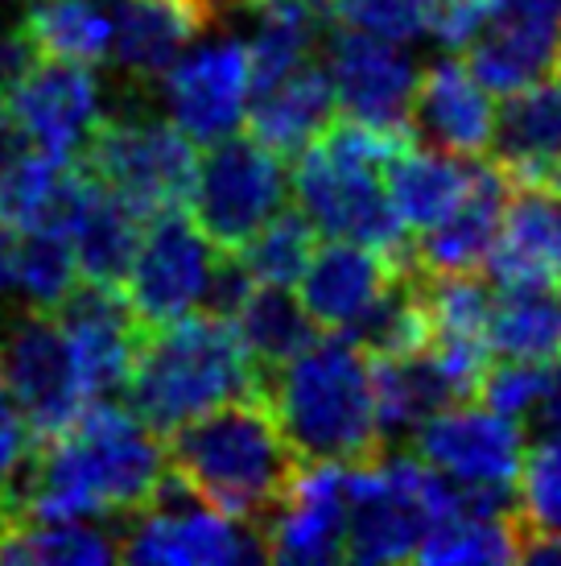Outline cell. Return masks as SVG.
<instances>
[{"mask_svg": "<svg viewBox=\"0 0 561 566\" xmlns=\"http://www.w3.org/2000/svg\"><path fill=\"white\" fill-rule=\"evenodd\" d=\"M314 232L310 220L301 211H277L273 220H265L252 232L235 256L244 273L252 277V285H277V290H294L301 269L310 265L314 256Z\"/></svg>", "mask_w": 561, "mask_h": 566, "instance_id": "obj_34", "label": "cell"}, {"mask_svg": "<svg viewBox=\"0 0 561 566\" xmlns=\"http://www.w3.org/2000/svg\"><path fill=\"white\" fill-rule=\"evenodd\" d=\"M525 534L504 501H463L421 534L413 558L425 566H504L520 563Z\"/></svg>", "mask_w": 561, "mask_h": 566, "instance_id": "obj_25", "label": "cell"}, {"mask_svg": "<svg viewBox=\"0 0 561 566\" xmlns=\"http://www.w3.org/2000/svg\"><path fill=\"white\" fill-rule=\"evenodd\" d=\"M496 95L475 80L467 59L446 54L417 75L409 128L430 149H442L454 158H484L496 142Z\"/></svg>", "mask_w": 561, "mask_h": 566, "instance_id": "obj_19", "label": "cell"}, {"mask_svg": "<svg viewBox=\"0 0 561 566\" xmlns=\"http://www.w3.org/2000/svg\"><path fill=\"white\" fill-rule=\"evenodd\" d=\"M479 158L401 145L384 166V199L405 237H421L467 199Z\"/></svg>", "mask_w": 561, "mask_h": 566, "instance_id": "obj_23", "label": "cell"}, {"mask_svg": "<svg viewBox=\"0 0 561 566\" xmlns=\"http://www.w3.org/2000/svg\"><path fill=\"white\" fill-rule=\"evenodd\" d=\"M475 394L484 397V406L525 426L561 397V360H499L496 368L487 364Z\"/></svg>", "mask_w": 561, "mask_h": 566, "instance_id": "obj_37", "label": "cell"}, {"mask_svg": "<svg viewBox=\"0 0 561 566\" xmlns=\"http://www.w3.org/2000/svg\"><path fill=\"white\" fill-rule=\"evenodd\" d=\"M125 394L128 409L166 439L235 397L265 394V385L232 318L190 311L173 323L145 327Z\"/></svg>", "mask_w": 561, "mask_h": 566, "instance_id": "obj_2", "label": "cell"}, {"mask_svg": "<svg viewBox=\"0 0 561 566\" xmlns=\"http://www.w3.org/2000/svg\"><path fill=\"white\" fill-rule=\"evenodd\" d=\"M546 190H553V195H558V199H561V158L553 161V170H549V178H546Z\"/></svg>", "mask_w": 561, "mask_h": 566, "instance_id": "obj_45", "label": "cell"}, {"mask_svg": "<svg viewBox=\"0 0 561 566\" xmlns=\"http://www.w3.org/2000/svg\"><path fill=\"white\" fill-rule=\"evenodd\" d=\"M516 496H520V521L532 534L561 537V447L541 439L532 442L520 463Z\"/></svg>", "mask_w": 561, "mask_h": 566, "instance_id": "obj_39", "label": "cell"}, {"mask_svg": "<svg viewBox=\"0 0 561 566\" xmlns=\"http://www.w3.org/2000/svg\"><path fill=\"white\" fill-rule=\"evenodd\" d=\"M561 50V0H491L487 25L470 42L467 66L491 95L546 80Z\"/></svg>", "mask_w": 561, "mask_h": 566, "instance_id": "obj_18", "label": "cell"}, {"mask_svg": "<svg viewBox=\"0 0 561 566\" xmlns=\"http://www.w3.org/2000/svg\"><path fill=\"white\" fill-rule=\"evenodd\" d=\"M223 13V0H116L108 63L133 83H157Z\"/></svg>", "mask_w": 561, "mask_h": 566, "instance_id": "obj_20", "label": "cell"}, {"mask_svg": "<svg viewBox=\"0 0 561 566\" xmlns=\"http://www.w3.org/2000/svg\"><path fill=\"white\" fill-rule=\"evenodd\" d=\"M401 145L405 133L343 120L297 149L289 190L318 237L356 240L389 256H405V232L384 199V166Z\"/></svg>", "mask_w": 561, "mask_h": 566, "instance_id": "obj_4", "label": "cell"}, {"mask_svg": "<svg viewBox=\"0 0 561 566\" xmlns=\"http://www.w3.org/2000/svg\"><path fill=\"white\" fill-rule=\"evenodd\" d=\"M322 33H327L322 0H265V4H256V25L248 38L252 87L310 63L322 46Z\"/></svg>", "mask_w": 561, "mask_h": 566, "instance_id": "obj_29", "label": "cell"}, {"mask_svg": "<svg viewBox=\"0 0 561 566\" xmlns=\"http://www.w3.org/2000/svg\"><path fill=\"white\" fill-rule=\"evenodd\" d=\"M265 401L297 459L359 463L384 447L372 356L343 331L314 335L277 364Z\"/></svg>", "mask_w": 561, "mask_h": 566, "instance_id": "obj_1", "label": "cell"}, {"mask_svg": "<svg viewBox=\"0 0 561 566\" xmlns=\"http://www.w3.org/2000/svg\"><path fill=\"white\" fill-rule=\"evenodd\" d=\"M0 380L17 401L33 439H54L78 418L87 394L78 385L66 335L54 315L25 311L0 335Z\"/></svg>", "mask_w": 561, "mask_h": 566, "instance_id": "obj_11", "label": "cell"}, {"mask_svg": "<svg viewBox=\"0 0 561 566\" xmlns=\"http://www.w3.org/2000/svg\"><path fill=\"white\" fill-rule=\"evenodd\" d=\"M553 66H558V75H561V50H558V63H553Z\"/></svg>", "mask_w": 561, "mask_h": 566, "instance_id": "obj_47", "label": "cell"}, {"mask_svg": "<svg viewBox=\"0 0 561 566\" xmlns=\"http://www.w3.org/2000/svg\"><path fill=\"white\" fill-rule=\"evenodd\" d=\"M484 269L499 290L561 285V203L553 190L512 187Z\"/></svg>", "mask_w": 561, "mask_h": 566, "instance_id": "obj_21", "label": "cell"}, {"mask_svg": "<svg viewBox=\"0 0 561 566\" xmlns=\"http://www.w3.org/2000/svg\"><path fill=\"white\" fill-rule=\"evenodd\" d=\"M17 294V232L0 223V298Z\"/></svg>", "mask_w": 561, "mask_h": 566, "instance_id": "obj_43", "label": "cell"}, {"mask_svg": "<svg viewBox=\"0 0 561 566\" xmlns=\"http://www.w3.org/2000/svg\"><path fill=\"white\" fill-rule=\"evenodd\" d=\"M437 4L442 0H327L322 9L339 30H359L413 46L434 33Z\"/></svg>", "mask_w": 561, "mask_h": 566, "instance_id": "obj_38", "label": "cell"}, {"mask_svg": "<svg viewBox=\"0 0 561 566\" xmlns=\"http://www.w3.org/2000/svg\"><path fill=\"white\" fill-rule=\"evenodd\" d=\"M33 149V142H30V133L21 128V120H17L13 112L0 104V174L9 170L17 158H25Z\"/></svg>", "mask_w": 561, "mask_h": 566, "instance_id": "obj_42", "label": "cell"}, {"mask_svg": "<svg viewBox=\"0 0 561 566\" xmlns=\"http://www.w3.org/2000/svg\"><path fill=\"white\" fill-rule=\"evenodd\" d=\"M21 30L30 33L38 59H63L78 66L108 63L112 13L95 0H42L25 13Z\"/></svg>", "mask_w": 561, "mask_h": 566, "instance_id": "obj_30", "label": "cell"}, {"mask_svg": "<svg viewBox=\"0 0 561 566\" xmlns=\"http://www.w3.org/2000/svg\"><path fill=\"white\" fill-rule=\"evenodd\" d=\"M232 323L256 368H268V373L289 360L294 352H301L318 331L310 315L301 311V302L277 285H252L244 302L235 306Z\"/></svg>", "mask_w": 561, "mask_h": 566, "instance_id": "obj_32", "label": "cell"}, {"mask_svg": "<svg viewBox=\"0 0 561 566\" xmlns=\"http://www.w3.org/2000/svg\"><path fill=\"white\" fill-rule=\"evenodd\" d=\"M140 232H145V220H140L137 211L125 199H116L108 187L95 182L92 199L83 203L75 228H71V249H75V261H78V277L120 285L128 265H133Z\"/></svg>", "mask_w": 561, "mask_h": 566, "instance_id": "obj_28", "label": "cell"}, {"mask_svg": "<svg viewBox=\"0 0 561 566\" xmlns=\"http://www.w3.org/2000/svg\"><path fill=\"white\" fill-rule=\"evenodd\" d=\"M125 563L154 566H240L265 563L261 525L227 517L194 496V488L166 463L149 501L133 513L128 534H120Z\"/></svg>", "mask_w": 561, "mask_h": 566, "instance_id": "obj_6", "label": "cell"}, {"mask_svg": "<svg viewBox=\"0 0 561 566\" xmlns=\"http://www.w3.org/2000/svg\"><path fill=\"white\" fill-rule=\"evenodd\" d=\"M166 459L194 496L227 517L261 525L289 484L297 455L280 434L265 394L235 397L166 434Z\"/></svg>", "mask_w": 561, "mask_h": 566, "instance_id": "obj_3", "label": "cell"}, {"mask_svg": "<svg viewBox=\"0 0 561 566\" xmlns=\"http://www.w3.org/2000/svg\"><path fill=\"white\" fill-rule=\"evenodd\" d=\"M50 315L66 335V347H71V360H75L78 385H83L87 401L120 394L128 368H133V356L140 347V335H145L140 318L128 306L125 290L78 277L71 285V294Z\"/></svg>", "mask_w": 561, "mask_h": 566, "instance_id": "obj_15", "label": "cell"}, {"mask_svg": "<svg viewBox=\"0 0 561 566\" xmlns=\"http://www.w3.org/2000/svg\"><path fill=\"white\" fill-rule=\"evenodd\" d=\"M491 149L516 187H546L561 158V80H537L508 95L496 116Z\"/></svg>", "mask_w": 561, "mask_h": 566, "instance_id": "obj_26", "label": "cell"}, {"mask_svg": "<svg viewBox=\"0 0 561 566\" xmlns=\"http://www.w3.org/2000/svg\"><path fill=\"white\" fill-rule=\"evenodd\" d=\"M467 492L434 475L417 455L359 459L347 468V546L343 558L363 566L405 563L421 534Z\"/></svg>", "mask_w": 561, "mask_h": 566, "instance_id": "obj_5", "label": "cell"}, {"mask_svg": "<svg viewBox=\"0 0 561 566\" xmlns=\"http://www.w3.org/2000/svg\"><path fill=\"white\" fill-rule=\"evenodd\" d=\"M372 380L384 442L413 434L437 406L451 401L437 373L425 360V352H417V356H372Z\"/></svg>", "mask_w": 561, "mask_h": 566, "instance_id": "obj_33", "label": "cell"}, {"mask_svg": "<svg viewBox=\"0 0 561 566\" xmlns=\"http://www.w3.org/2000/svg\"><path fill=\"white\" fill-rule=\"evenodd\" d=\"M71 158H54V154H25L17 158L9 170L0 174V223H9L13 232H33V228H50L54 211H59V195H63V178Z\"/></svg>", "mask_w": 561, "mask_h": 566, "instance_id": "obj_35", "label": "cell"}, {"mask_svg": "<svg viewBox=\"0 0 561 566\" xmlns=\"http://www.w3.org/2000/svg\"><path fill=\"white\" fill-rule=\"evenodd\" d=\"M487 13H491V0H442L434 17V38L451 54H463L487 25Z\"/></svg>", "mask_w": 561, "mask_h": 566, "instance_id": "obj_41", "label": "cell"}, {"mask_svg": "<svg viewBox=\"0 0 561 566\" xmlns=\"http://www.w3.org/2000/svg\"><path fill=\"white\" fill-rule=\"evenodd\" d=\"M512 178L504 174V166H475V182H470L467 199L454 207L442 223H434L430 232L417 237L413 249V269L434 277V273H470V269H484V256L496 240L499 216L508 207L512 195Z\"/></svg>", "mask_w": 561, "mask_h": 566, "instance_id": "obj_22", "label": "cell"}, {"mask_svg": "<svg viewBox=\"0 0 561 566\" xmlns=\"http://www.w3.org/2000/svg\"><path fill=\"white\" fill-rule=\"evenodd\" d=\"M532 426H537V439H541V442H553V447H561V397L549 409H541V413L532 418Z\"/></svg>", "mask_w": 561, "mask_h": 566, "instance_id": "obj_44", "label": "cell"}, {"mask_svg": "<svg viewBox=\"0 0 561 566\" xmlns=\"http://www.w3.org/2000/svg\"><path fill=\"white\" fill-rule=\"evenodd\" d=\"M42 154L75 158L92 128L104 120V87L92 66L38 59L0 99Z\"/></svg>", "mask_w": 561, "mask_h": 566, "instance_id": "obj_16", "label": "cell"}, {"mask_svg": "<svg viewBox=\"0 0 561 566\" xmlns=\"http://www.w3.org/2000/svg\"><path fill=\"white\" fill-rule=\"evenodd\" d=\"M289 195V170L280 154L256 137H223L211 142L207 158L194 170L190 187V220L223 252H235L244 240L273 220Z\"/></svg>", "mask_w": 561, "mask_h": 566, "instance_id": "obj_9", "label": "cell"}, {"mask_svg": "<svg viewBox=\"0 0 561 566\" xmlns=\"http://www.w3.org/2000/svg\"><path fill=\"white\" fill-rule=\"evenodd\" d=\"M335 95V112L384 133H409V104L421 66L409 46L372 38L359 30H339L327 42L322 63Z\"/></svg>", "mask_w": 561, "mask_h": 566, "instance_id": "obj_13", "label": "cell"}, {"mask_svg": "<svg viewBox=\"0 0 561 566\" xmlns=\"http://www.w3.org/2000/svg\"><path fill=\"white\" fill-rule=\"evenodd\" d=\"M330 120H335V95H330L327 71L314 59L277 75V80L261 83V87H252L248 116H244L248 137L268 145L280 158L310 145Z\"/></svg>", "mask_w": 561, "mask_h": 566, "instance_id": "obj_24", "label": "cell"}, {"mask_svg": "<svg viewBox=\"0 0 561 566\" xmlns=\"http://www.w3.org/2000/svg\"><path fill=\"white\" fill-rule=\"evenodd\" d=\"M75 158L140 220L187 207L199 170L194 142L173 120L154 116H104Z\"/></svg>", "mask_w": 561, "mask_h": 566, "instance_id": "obj_7", "label": "cell"}, {"mask_svg": "<svg viewBox=\"0 0 561 566\" xmlns=\"http://www.w3.org/2000/svg\"><path fill=\"white\" fill-rule=\"evenodd\" d=\"M33 442L38 439L30 434L21 409H17V401L9 397L4 380H0V525L17 521L13 509H9V496H13V484H17V475H21V468H25V459H30Z\"/></svg>", "mask_w": 561, "mask_h": 566, "instance_id": "obj_40", "label": "cell"}, {"mask_svg": "<svg viewBox=\"0 0 561 566\" xmlns=\"http://www.w3.org/2000/svg\"><path fill=\"white\" fill-rule=\"evenodd\" d=\"M0 563H120V534L83 521H9L0 530Z\"/></svg>", "mask_w": 561, "mask_h": 566, "instance_id": "obj_31", "label": "cell"}, {"mask_svg": "<svg viewBox=\"0 0 561 566\" xmlns=\"http://www.w3.org/2000/svg\"><path fill=\"white\" fill-rule=\"evenodd\" d=\"M487 352L499 360H561V285H508L491 302Z\"/></svg>", "mask_w": 561, "mask_h": 566, "instance_id": "obj_27", "label": "cell"}, {"mask_svg": "<svg viewBox=\"0 0 561 566\" xmlns=\"http://www.w3.org/2000/svg\"><path fill=\"white\" fill-rule=\"evenodd\" d=\"M405 269H413L409 256H389L356 240H327L322 249H314L310 265L301 269L294 298L318 331L351 335Z\"/></svg>", "mask_w": 561, "mask_h": 566, "instance_id": "obj_17", "label": "cell"}, {"mask_svg": "<svg viewBox=\"0 0 561 566\" xmlns=\"http://www.w3.org/2000/svg\"><path fill=\"white\" fill-rule=\"evenodd\" d=\"M347 468L306 459L280 488L277 504L261 521L265 558L289 566H327L347 546Z\"/></svg>", "mask_w": 561, "mask_h": 566, "instance_id": "obj_14", "label": "cell"}, {"mask_svg": "<svg viewBox=\"0 0 561 566\" xmlns=\"http://www.w3.org/2000/svg\"><path fill=\"white\" fill-rule=\"evenodd\" d=\"M219 252L223 249L207 240V232L182 207L149 216L133 252V265L120 282L140 327H161L190 311H203Z\"/></svg>", "mask_w": 561, "mask_h": 566, "instance_id": "obj_10", "label": "cell"}, {"mask_svg": "<svg viewBox=\"0 0 561 566\" xmlns=\"http://www.w3.org/2000/svg\"><path fill=\"white\" fill-rule=\"evenodd\" d=\"M223 4H240V9H256V4H265V0H223Z\"/></svg>", "mask_w": 561, "mask_h": 566, "instance_id": "obj_46", "label": "cell"}, {"mask_svg": "<svg viewBox=\"0 0 561 566\" xmlns=\"http://www.w3.org/2000/svg\"><path fill=\"white\" fill-rule=\"evenodd\" d=\"M78 282V261L66 232L33 228L25 240H17V294L25 298V311L50 315Z\"/></svg>", "mask_w": 561, "mask_h": 566, "instance_id": "obj_36", "label": "cell"}, {"mask_svg": "<svg viewBox=\"0 0 561 566\" xmlns=\"http://www.w3.org/2000/svg\"><path fill=\"white\" fill-rule=\"evenodd\" d=\"M413 451L434 475L479 501H508L525 463V426L475 401H446L413 430Z\"/></svg>", "mask_w": 561, "mask_h": 566, "instance_id": "obj_8", "label": "cell"}, {"mask_svg": "<svg viewBox=\"0 0 561 566\" xmlns=\"http://www.w3.org/2000/svg\"><path fill=\"white\" fill-rule=\"evenodd\" d=\"M170 120L194 145H211L240 133L252 99V59L244 38H215L187 50L161 75Z\"/></svg>", "mask_w": 561, "mask_h": 566, "instance_id": "obj_12", "label": "cell"}]
</instances>
